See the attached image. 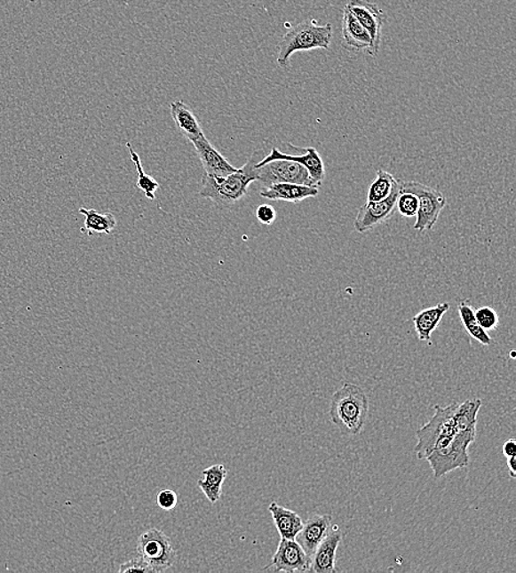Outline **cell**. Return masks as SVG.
Listing matches in <instances>:
<instances>
[{"instance_id":"6da1fadb","label":"cell","mask_w":516,"mask_h":573,"mask_svg":"<svg viewBox=\"0 0 516 573\" xmlns=\"http://www.w3.org/2000/svg\"><path fill=\"white\" fill-rule=\"evenodd\" d=\"M260 153H255L248 160L245 166L238 169L236 172L226 177H211L209 174H202V190L200 195L202 198L210 199L216 205L232 206L236 204L248 194L249 186L256 182L255 164L260 162Z\"/></svg>"},{"instance_id":"7a4b0ae2","label":"cell","mask_w":516,"mask_h":573,"mask_svg":"<svg viewBox=\"0 0 516 573\" xmlns=\"http://www.w3.org/2000/svg\"><path fill=\"white\" fill-rule=\"evenodd\" d=\"M369 400L361 387L344 383L331 397L329 416L331 423L344 434L356 435L361 433L367 421Z\"/></svg>"},{"instance_id":"3957f363","label":"cell","mask_w":516,"mask_h":573,"mask_svg":"<svg viewBox=\"0 0 516 573\" xmlns=\"http://www.w3.org/2000/svg\"><path fill=\"white\" fill-rule=\"evenodd\" d=\"M331 39H333V26L330 24L320 26L313 20H304L288 31L281 40L276 62L281 68L287 70L290 67V60L294 53L329 49Z\"/></svg>"},{"instance_id":"277c9868","label":"cell","mask_w":516,"mask_h":573,"mask_svg":"<svg viewBox=\"0 0 516 573\" xmlns=\"http://www.w3.org/2000/svg\"><path fill=\"white\" fill-rule=\"evenodd\" d=\"M459 403H451L449 407H434L435 415L421 429L417 430L416 451L418 460H426L433 451L444 448L455 437L454 415Z\"/></svg>"},{"instance_id":"5b68a950","label":"cell","mask_w":516,"mask_h":573,"mask_svg":"<svg viewBox=\"0 0 516 573\" xmlns=\"http://www.w3.org/2000/svg\"><path fill=\"white\" fill-rule=\"evenodd\" d=\"M476 431L477 428H472L456 433L446 447L433 451L426 458L436 479L469 466L468 448L476 439Z\"/></svg>"},{"instance_id":"8992f818","label":"cell","mask_w":516,"mask_h":573,"mask_svg":"<svg viewBox=\"0 0 516 573\" xmlns=\"http://www.w3.org/2000/svg\"><path fill=\"white\" fill-rule=\"evenodd\" d=\"M137 556L140 557L154 573L167 571L177 561V553L171 539L158 529H151L139 536Z\"/></svg>"},{"instance_id":"52a82bcc","label":"cell","mask_w":516,"mask_h":573,"mask_svg":"<svg viewBox=\"0 0 516 573\" xmlns=\"http://www.w3.org/2000/svg\"><path fill=\"white\" fill-rule=\"evenodd\" d=\"M402 192H411L418 199L417 219L413 228L421 233L432 231L447 205L444 194L417 181L402 182Z\"/></svg>"},{"instance_id":"ba28073f","label":"cell","mask_w":516,"mask_h":573,"mask_svg":"<svg viewBox=\"0 0 516 573\" xmlns=\"http://www.w3.org/2000/svg\"><path fill=\"white\" fill-rule=\"evenodd\" d=\"M253 171L257 181L264 187L275 185V183H297V185L316 187L307 169L291 160H272L260 167L253 168Z\"/></svg>"},{"instance_id":"9c48e42d","label":"cell","mask_w":516,"mask_h":573,"mask_svg":"<svg viewBox=\"0 0 516 573\" xmlns=\"http://www.w3.org/2000/svg\"><path fill=\"white\" fill-rule=\"evenodd\" d=\"M401 192H402V181L396 180L388 198L376 202L368 201L359 210L353 222L354 229L358 233H366L393 218Z\"/></svg>"},{"instance_id":"30bf717a","label":"cell","mask_w":516,"mask_h":573,"mask_svg":"<svg viewBox=\"0 0 516 573\" xmlns=\"http://www.w3.org/2000/svg\"><path fill=\"white\" fill-rule=\"evenodd\" d=\"M345 8L353 13L370 35L371 47L368 49V53L371 57H377L381 45L382 28L386 22L385 13L377 4L367 2V0H350Z\"/></svg>"},{"instance_id":"8fae6325","label":"cell","mask_w":516,"mask_h":573,"mask_svg":"<svg viewBox=\"0 0 516 573\" xmlns=\"http://www.w3.org/2000/svg\"><path fill=\"white\" fill-rule=\"evenodd\" d=\"M271 566L275 571L306 572L310 571L311 558L297 540L281 538Z\"/></svg>"},{"instance_id":"7c38bea8","label":"cell","mask_w":516,"mask_h":573,"mask_svg":"<svg viewBox=\"0 0 516 573\" xmlns=\"http://www.w3.org/2000/svg\"><path fill=\"white\" fill-rule=\"evenodd\" d=\"M301 149L303 151L302 155H290L281 153L279 149L272 148L270 155L261 159L260 162H258L255 167H260L262 164L272 162V160H291V162L298 163L306 167L308 173H310L312 181L314 182L317 187H320L322 181L325 180L326 176L324 162H322L319 151L313 148V147Z\"/></svg>"},{"instance_id":"4fadbf2b","label":"cell","mask_w":516,"mask_h":573,"mask_svg":"<svg viewBox=\"0 0 516 573\" xmlns=\"http://www.w3.org/2000/svg\"><path fill=\"white\" fill-rule=\"evenodd\" d=\"M343 534L337 525L331 526L329 535L316 548L311 558L310 571L315 573H335L336 553L342 543Z\"/></svg>"},{"instance_id":"5bb4252c","label":"cell","mask_w":516,"mask_h":573,"mask_svg":"<svg viewBox=\"0 0 516 573\" xmlns=\"http://www.w3.org/2000/svg\"><path fill=\"white\" fill-rule=\"evenodd\" d=\"M204 168V173L211 177H226L238 171L229 163L219 151L214 148L205 135L191 141Z\"/></svg>"},{"instance_id":"9a60e30c","label":"cell","mask_w":516,"mask_h":573,"mask_svg":"<svg viewBox=\"0 0 516 573\" xmlns=\"http://www.w3.org/2000/svg\"><path fill=\"white\" fill-rule=\"evenodd\" d=\"M331 521H333V517L325 514L313 515L304 522L303 529L295 540L301 545L308 557L312 558L316 548L329 535L331 526H333Z\"/></svg>"},{"instance_id":"2e32d148","label":"cell","mask_w":516,"mask_h":573,"mask_svg":"<svg viewBox=\"0 0 516 573\" xmlns=\"http://www.w3.org/2000/svg\"><path fill=\"white\" fill-rule=\"evenodd\" d=\"M319 194V187L297 185V183H275V185L262 187L260 191L261 198L290 202V203H299L308 198H315Z\"/></svg>"},{"instance_id":"e0dca14e","label":"cell","mask_w":516,"mask_h":573,"mask_svg":"<svg viewBox=\"0 0 516 573\" xmlns=\"http://www.w3.org/2000/svg\"><path fill=\"white\" fill-rule=\"evenodd\" d=\"M343 39L344 47L349 52H363L371 47V36L363 28L352 12L345 7L343 12Z\"/></svg>"},{"instance_id":"ac0fdd59","label":"cell","mask_w":516,"mask_h":573,"mask_svg":"<svg viewBox=\"0 0 516 573\" xmlns=\"http://www.w3.org/2000/svg\"><path fill=\"white\" fill-rule=\"evenodd\" d=\"M449 309V302H441V304L423 310L414 316L413 323L419 340L432 346V334L439 328L442 318Z\"/></svg>"},{"instance_id":"d6986e66","label":"cell","mask_w":516,"mask_h":573,"mask_svg":"<svg viewBox=\"0 0 516 573\" xmlns=\"http://www.w3.org/2000/svg\"><path fill=\"white\" fill-rule=\"evenodd\" d=\"M170 114H171L175 126L187 139L193 141L204 136L195 114L182 100H175L170 105Z\"/></svg>"},{"instance_id":"ffe728a7","label":"cell","mask_w":516,"mask_h":573,"mask_svg":"<svg viewBox=\"0 0 516 573\" xmlns=\"http://www.w3.org/2000/svg\"><path fill=\"white\" fill-rule=\"evenodd\" d=\"M269 512L274 518V525L278 529L281 538L295 539L303 529L304 521L297 513L288 510L278 503L272 502Z\"/></svg>"},{"instance_id":"44dd1931","label":"cell","mask_w":516,"mask_h":573,"mask_svg":"<svg viewBox=\"0 0 516 573\" xmlns=\"http://www.w3.org/2000/svg\"><path fill=\"white\" fill-rule=\"evenodd\" d=\"M228 472L223 465L207 467L202 472V479L198 480V487L210 503L218 502L221 497V489Z\"/></svg>"},{"instance_id":"7402d4cb","label":"cell","mask_w":516,"mask_h":573,"mask_svg":"<svg viewBox=\"0 0 516 573\" xmlns=\"http://www.w3.org/2000/svg\"><path fill=\"white\" fill-rule=\"evenodd\" d=\"M78 212L85 215V229L90 236L94 233L112 234L116 228L117 219L113 213L101 214L94 209L85 208H81Z\"/></svg>"},{"instance_id":"603a6c76","label":"cell","mask_w":516,"mask_h":573,"mask_svg":"<svg viewBox=\"0 0 516 573\" xmlns=\"http://www.w3.org/2000/svg\"><path fill=\"white\" fill-rule=\"evenodd\" d=\"M458 313L469 336L482 344V346H490L492 338L486 330H483L480 325H479L476 315H474L473 306L470 305L468 301L463 300L458 305Z\"/></svg>"},{"instance_id":"cb8c5ba5","label":"cell","mask_w":516,"mask_h":573,"mask_svg":"<svg viewBox=\"0 0 516 573\" xmlns=\"http://www.w3.org/2000/svg\"><path fill=\"white\" fill-rule=\"evenodd\" d=\"M482 402L480 400H468L458 405L454 415L455 429L457 433L477 428V417L480 410Z\"/></svg>"},{"instance_id":"d4e9b609","label":"cell","mask_w":516,"mask_h":573,"mask_svg":"<svg viewBox=\"0 0 516 573\" xmlns=\"http://www.w3.org/2000/svg\"><path fill=\"white\" fill-rule=\"evenodd\" d=\"M126 147L131 154V158L132 163H135L136 171L138 173V181L137 187L144 192L146 198L151 201L155 200V192L159 189L160 185L158 181H155L154 178L147 174L142 168L141 159L139 155H138L135 149L132 148L131 143L126 144Z\"/></svg>"},{"instance_id":"484cf974","label":"cell","mask_w":516,"mask_h":573,"mask_svg":"<svg viewBox=\"0 0 516 573\" xmlns=\"http://www.w3.org/2000/svg\"><path fill=\"white\" fill-rule=\"evenodd\" d=\"M395 181L396 179L393 174L382 171V169H377L375 181L369 187L368 201L376 202L388 198L393 189Z\"/></svg>"},{"instance_id":"4316f807","label":"cell","mask_w":516,"mask_h":573,"mask_svg":"<svg viewBox=\"0 0 516 573\" xmlns=\"http://www.w3.org/2000/svg\"><path fill=\"white\" fill-rule=\"evenodd\" d=\"M474 315H476L479 325L487 332L493 331L499 327V314L491 306H481V308L474 310Z\"/></svg>"},{"instance_id":"83f0119b","label":"cell","mask_w":516,"mask_h":573,"mask_svg":"<svg viewBox=\"0 0 516 573\" xmlns=\"http://www.w3.org/2000/svg\"><path fill=\"white\" fill-rule=\"evenodd\" d=\"M396 206L401 215L404 218L417 217L418 211V199L411 192H401Z\"/></svg>"},{"instance_id":"f1b7e54d","label":"cell","mask_w":516,"mask_h":573,"mask_svg":"<svg viewBox=\"0 0 516 573\" xmlns=\"http://www.w3.org/2000/svg\"><path fill=\"white\" fill-rule=\"evenodd\" d=\"M158 506L164 511H172L177 507L179 503L178 494L172 489H163L158 494L156 497Z\"/></svg>"},{"instance_id":"f546056e","label":"cell","mask_w":516,"mask_h":573,"mask_svg":"<svg viewBox=\"0 0 516 573\" xmlns=\"http://www.w3.org/2000/svg\"><path fill=\"white\" fill-rule=\"evenodd\" d=\"M119 572L121 573H131V572H142V573H154L151 568L147 565V563L142 561L140 557H136L131 559L127 562L123 563L121 568H119Z\"/></svg>"},{"instance_id":"4dcf8cb0","label":"cell","mask_w":516,"mask_h":573,"mask_svg":"<svg viewBox=\"0 0 516 573\" xmlns=\"http://www.w3.org/2000/svg\"><path fill=\"white\" fill-rule=\"evenodd\" d=\"M256 217L264 226H272L276 219V211L270 204H262L257 209Z\"/></svg>"},{"instance_id":"1f68e13d","label":"cell","mask_w":516,"mask_h":573,"mask_svg":"<svg viewBox=\"0 0 516 573\" xmlns=\"http://www.w3.org/2000/svg\"><path fill=\"white\" fill-rule=\"evenodd\" d=\"M502 451L506 458L516 456V440L514 438L506 440Z\"/></svg>"},{"instance_id":"d6a6232c","label":"cell","mask_w":516,"mask_h":573,"mask_svg":"<svg viewBox=\"0 0 516 573\" xmlns=\"http://www.w3.org/2000/svg\"><path fill=\"white\" fill-rule=\"evenodd\" d=\"M508 467L511 478H516V456L508 458Z\"/></svg>"}]
</instances>
